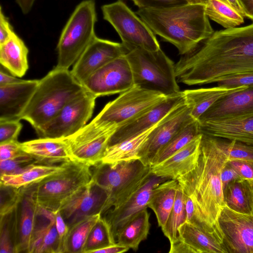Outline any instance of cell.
I'll use <instances>...</instances> for the list:
<instances>
[{"instance_id": "42", "label": "cell", "mask_w": 253, "mask_h": 253, "mask_svg": "<svg viewBox=\"0 0 253 253\" xmlns=\"http://www.w3.org/2000/svg\"><path fill=\"white\" fill-rule=\"evenodd\" d=\"M35 163L34 159L26 153L12 159L0 161V175L21 173Z\"/></svg>"}, {"instance_id": "31", "label": "cell", "mask_w": 253, "mask_h": 253, "mask_svg": "<svg viewBox=\"0 0 253 253\" xmlns=\"http://www.w3.org/2000/svg\"><path fill=\"white\" fill-rule=\"evenodd\" d=\"M178 186L177 180L170 179L159 184L152 191L148 207L154 212L161 229L165 225L173 208Z\"/></svg>"}, {"instance_id": "54", "label": "cell", "mask_w": 253, "mask_h": 253, "mask_svg": "<svg viewBox=\"0 0 253 253\" xmlns=\"http://www.w3.org/2000/svg\"><path fill=\"white\" fill-rule=\"evenodd\" d=\"M23 80L10 76L1 70L0 72V86L18 83L22 82Z\"/></svg>"}, {"instance_id": "53", "label": "cell", "mask_w": 253, "mask_h": 253, "mask_svg": "<svg viewBox=\"0 0 253 253\" xmlns=\"http://www.w3.org/2000/svg\"><path fill=\"white\" fill-rule=\"evenodd\" d=\"M244 16L253 20V0H238Z\"/></svg>"}, {"instance_id": "4", "label": "cell", "mask_w": 253, "mask_h": 253, "mask_svg": "<svg viewBox=\"0 0 253 253\" xmlns=\"http://www.w3.org/2000/svg\"><path fill=\"white\" fill-rule=\"evenodd\" d=\"M86 91L71 71L55 67L39 80L20 119L28 122L37 131Z\"/></svg>"}, {"instance_id": "57", "label": "cell", "mask_w": 253, "mask_h": 253, "mask_svg": "<svg viewBox=\"0 0 253 253\" xmlns=\"http://www.w3.org/2000/svg\"><path fill=\"white\" fill-rule=\"evenodd\" d=\"M187 3L193 4H202L206 5L209 0H184Z\"/></svg>"}, {"instance_id": "26", "label": "cell", "mask_w": 253, "mask_h": 253, "mask_svg": "<svg viewBox=\"0 0 253 253\" xmlns=\"http://www.w3.org/2000/svg\"><path fill=\"white\" fill-rule=\"evenodd\" d=\"M24 152L36 164L55 165L71 159L65 139L41 138L21 143Z\"/></svg>"}, {"instance_id": "14", "label": "cell", "mask_w": 253, "mask_h": 253, "mask_svg": "<svg viewBox=\"0 0 253 253\" xmlns=\"http://www.w3.org/2000/svg\"><path fill=\"white\" fill-rule=\"evenodd\" d=\"M218 223L227 253H253V213L236 212L224 205Z\"/></svg>"}, {"instance_id": "6", "label": "cell", "mask_w": 253, "mask_h": 253, "mask_svg": "<svg viewBox=\"0 0 253 253\" xmlns=\"http://www.w3.org/2000/svg\"><path fill=\"white\" fill-rule=\"evenodd\" d=\"M126 57L131 68L134 85L167 96L181 91L176 80L175 64L161 48L150 51L136 48L128 51Z\"/></svg>"}, {"instance_id": "22", "label": "cell", "mask_w": 253, "mask_h": 253, "mask_svg": "<svg viewBox=\"0 0 253 253\" xmlns=\"http://www.w3.org/2000/svg\"><path fill=\"white\" fill-rule=\"evenodd\" d=\"M169 253H227L212 234L201 227L184 222L178 228Z\"/></svg>"}, {"instance_id": "48", "label": "cell", "mask_w": 253, "mask_h": 253, "mask_svg": "<svg viewBox=\"0 0 253 253\" xmlns=\"http://www.w3.org/2000/svg\"><path fill=\"white\" fill-rule=\"evenodd\" d=\"M138 8H165L187 3L184 0H131Z\"/></svg>"}, {"instance_id": "19", "label": "cell", "mask_w": 253, "mask_h": 253, "mask_svg": "<svg viewBox=\"0 0 253 253\" xmlns=\"http://www.w3.org/2000/svg\"><path fill=\"white\" fill-rule=\"evenodd\" d=\"M184 102L183 91L167 96L135 119L118 127L111 137L108 146L120 142L152 127Z\"/></svg>"}, {"instance_id": "55", "label": "cell", "mask_w": 253, "mask_h": 253, "mask_svg": "<svg viewBox=\"0 0 253 253\" xmlns=\"http://www.w3.org/2000/svg\"><path fill=\"white\" fill-rule=\"evenodd\" d=\"M35 0H16L22 12L26 14L31 10Z\"/></svg>"}, {"instance_id": "20", "label": "cell", "mask_w": 253, "mask_h": 253, "mask_svg": "<svg viewBox=\"0 0 253 253\" xmlns=\"http://www.w3.org/2000/svg\"><path fill=\"white\" fill-rule=\"evenodd\" d=\"M253 115V86L220 97L198 119L199 123L235 119Z\"/></svg>"}, {"instance_id": "10", "label": "cell", "mask_w": 253, "mask_h": 253, "mask_svg": "<svg viewBox=\"0 0 253 253\" xmlns=\"http://www.w3.org/2000/svg\"><path fill=\"white\" fill-rule=\"evenodd\" d=\"M101 10L103 18L116 30L128 52L136 48L150 51L161 48L156 35L122 0L104 4Z\"/></svg>"}, {"instance_id": "38", "label": "cell", "mask_w": 253, "mask_h": 253, "mask_svg": "<svg viewBox=\"0 0 253 253\" xmlns=\"http://www.w3.org/2000/svg\"><path fill=\"white\" fill-rule=\"evenodd\" d=\"M185 194L178 184L173 208L162 230L169 239L170 246L176 239L179 226L186 221Z\"/></svg>"}, {"instance_id": "35", "label": "cell", "mask_w": 253, "mask_h": 253, "mask_svg": "<svg viewBox=\"0 0 253 253\" xmlns=\"http://www.w3.org/2000/svg\"><path fill=\"white\" fill-rule=\"evenodd\" d=\"M101 217V214L86 217L69 228L64 253H83L88 235Z\"/></svg>"}, {"instance_id": "3", "label": "cell", "mask_w": 253, "mask_h": 253, "mask_svg": "<svg viewBox=\"0 0 253 253\" xmlns=\"http://www.w3.org/2000/svg\"><path fill=\"white\" fill-rule=\"evenodd\" d=\"M136 13L156 35L175 46L181 55L194 50L214 33L205 5L138 8Z\"/></svg>"}, {"instance_id": "18", "label": "cell", "mask_w": 253, "mask_h": 253, "mask_svg": "<svg viewBox=\"0 0 253 253\" xmlns=\"http://www.w3.org/2000/svg\"><path fill=\"white\" fill-rule=\"evenodd\" d=\"M169 179H170L151 173L142 185L125 201L118 207L111 208L103 216L101 215L108 224L114 237L116 232L132 217L148 208L153 189Z\"/></svg>"}, {"instance_id": "15", "label": "cell", "mask_w": 253, "mask_h": 253, "mask_svg": "<svg viewBox=\"0 0 253 253\" xmlns=\"http://www.w3.org/2000/svg\"><path fill=\"white\" fill-rule=\"evenodd\" d=\"M108 192L92 178L60 207L59 211L69 228L89 216L103 214L108 199Z\"/></svg>"}, {"instance_id": "44", "label": "cell", "mask_w": 253, "mask_h": 253, "mask_svg": "<svg viewBox=\"0 0 253 253\" xmlns=\"http://www.w3.org/2000/svg\"><path fill=\"white\" fill-rule=\"evenodd\" d=\"M216 83L217 86L227 88L253 86V71L224 77Z\"/></svg>"}, {"instance_id": "30", "label": "cell", "mask_w": 253, "mask_h": 253, "mask_svg": "<svg viewBox=\"0 0 253 253\" xmlns=\"http://www.w3.org/2000/svg\"><path fill=\"white\" fill-rule=\"evenodd\" d=\"M223 191L224 205L229 209L242 213H253V180H234Z\"/></svg>"}, {"instance_id": "39", "label": "cell", "mask_w": 253, "mask_h": 253, "mask_svg": "<svg viewBox=\"0 0 253 253\" xmlns=\"http://www.w3.org/2000/svg\"><path fill=\"white\" fill-rule=\"evenodd\" d=\"M116 243L108 224L101 216L91 230L83 253H94L98 250Z\"/></svg>"}, {"instance_id": "36", "label": "cell", "mask_w": 253, "mask_h": 253, "mask_svg": "<svg viewBox=\"0 0 253 253\" xmlns=\"http://www.w3.org/2000/svg\"><path fill=\"white\" fill-rule=\"evenodd\" d=\"M201 133L198 120H193L182 127L161 149L154 158L151 166L164 161Z\"/></svg>"}, {"instance_id": "17", "label": "cell", "mask_w": 253, "mask_h": 253, "mask_svg": "<svg viewBox=\"0 0 253 253\" xmlns=\"http://www.w3.org/2000/svg\"><path fill=\"white\" fill-rule=\"evenodd\" d=\"M127 52L122 43L95 36L73 65L71 72L82 84L106 64Z\"/></svg>"}, {"instance_id": "43", "label": "cell", "mask_w": 253, "mask_h": 253, "mask_svg": "<svg viewBox=\"0 0 253 253\" xmlns=\"http://www.w3.org/2000/svg\"><path fill=\"white\" fill-rule=\"evenodd\" d=\"M0 216L9 213L14 211L21 197V188H17L10 186L0 184Z\"/></svg>"}, {"instance_id": "49", "label": "cell", "mask_w": 253, "mask_h": 253, "mask_svg": "<svg viewBox=\"0 0 253 253\" xmlns=\"http://www.w3.org/2000/svg\"><path fill=\"white\" fill-rule=\"evenodd\" d=\"M55 213V223L58 236V253H64L65 244L69 227L63 219L59 211Z\"/></svg>"}, {"instance_id": "41", "label": "cell", "mask_w": 253, "mask_h": 253, "mask_svg": "<svg viewBox=\"0 0 253 253\" xmlns=\"http://www.w3.org/2000/svg\"><path fill=\"white\" fill-rule=\"evenodd\" d=\"M220 147L226 153L228 160L253 161V145L215 137Z\"/></svg>"}, {"instance_id": "34", "label": "cell", "mask_w": 253, "mask_h": 253, "mask_svg": "<svg viewBox=\"0 0 253 253\" xmlns=\"http://www.w3.org/2000/svg\"><path fill=\"white\" fill-rule=\"evenodd\" d=\"M62 167V164L45 165L35 163L21 173L0 175V184L20 188L54 174L60 170Z\"/></svg>"}, {"instance_id": "50", "label": "cell", "mask_w": 253, "mask_h": 253, "mask_svg": "<svg viewBox=\"0 0 253 253\" xmlns=\"http://www.w3.org/2000/svg\"><path fill=\"white\" fill-rule=\"evenodd\" d=\"M14 33L13 28L7 18L2 11V7L0 8V44L4 43Z\"/></svg>"}, {"instance_id": "29", "label": "cell", "mask_w": 253, "mask_h": 253, "mask_svg": "<svg viewBox=\"0 0 253 253\" xmlns=\"http://www.w3.org/2000/svg\"><path fill=\"white\" fill-rule=\"evenodd\" d=\"M149 217L147 208L135 214L116 232L114 236L116 243L137 251L149 234Z\"/></svg>"}, {"instance_id": "25", "label": "cell", "mask_w": 253, "mask_h": 253, "mask_svg": "<svg viewBox=\"0 0 253 253\" xmlns=\"http://www.w3.org/2000/svg\"><path fill=\"white\" fill-rule=\"evenodd\" d=\"M201 133L253 145V115L231 120L199 123Z\"/></svg>"}, {"instance_id": "5", "label": "cell", "mask_w": 253, "mask_h": 253, "mask_svg": "<svg viewBox=\"0 0 253 253\" xmlns=\"http://www.w3.org/2000/svg\"><path fill=\"white\" fill-rule=\"evenodd\" d=\"M92 167L93 180L108 193L103 214L125 201L151 174V166L144 164L139 159L114 164L100 162Z\"/></svg>"}, {"instance_id": "13", "label": "cell", "mask_w": 253, "mask_h": 253, "mask_svg": "<svg viewBox=\"0 0 253 253\" xmlns=\"http://www.w3.org/2000/svg\"><path fill=\"white\" fill-rule=\"evenodd\" d=\"M116 129H105L86 124L65 139L71 159L91 167L101 162L111 137Z\"/></svg>"}, {"instance_id": "37", "label": "cell", "mask_w": 253, "mask_h": 253, "mask_svg": "<svg viewBox=\"0 0 253 253\" xmlns=\"http://www.w3.org/2000/svg\"><path fill=\"white\" fill-rule=\"evenodd\" d=\"M206 13L209 18L225 29L236 27L244 21V16L222 0H209Z\"/></svg>"}, {"instance_id": "24", "label": "cell", "mask_w": 253, "mask_h": 253, "mask_svg": "<svg viewBox=\"0 0 253 253\" xmlns=\"http://www.w3.org/2000/svg\"><path fill=\"white\" fill-rule=\"evenodd\" d=\"M39 81L23 80L0 86V120H21Z\"/></svg>"}, {"instance_id": "7", "label": "cell", "mask_w": 253, "mask_h": 253, "mask_svg": "<svg viewBox=\"0 0 253 253\" xmlns=\"http://www.w3.org/2000/svg\"><path fill=\"white\" fill-rule=\"evenodd\" d=\"M57 172L37 182L35 197L38 206L52 212L92 178L91 167L70 159Z\"/></svg>"}, {"instance_id": "52", "label": "cell", "mask_w": 253, "mask_h": 253, "mask_svg": "<svg viewBox=\"0 0 253 253\" xmlns=\"http://www.w3.org/2000/svg\"><path fill=\"white\" fill-rule=\"evenodd\" d=\"M129 248L117 243L96 251L98 253H122L128 251Z\"/></svg>"}, {"instance_id": "51", "label": "cell", "mask_w": 253, "mask_h": 253, "mask_svg": "<svg viewBox=\"0 0 253 253\" xmlns=\"http://www.w3.org/2000/svg\"><path fill=\"white\" fill-rule=\"evenodd\" d=\"M239 178H241L236 170L227 162L221 172V179L222 183L223 190L229 182Z\"/></svg>"}, {"instance_id": "16", "label": "cell", "mask_w": 253, "mask_h": 253, "mask_svg": "<svg viewBox=\"0 0 253 253\" xmlns=\"http://www.w3.org/2000/svg\"><path fill=\"white\" fill-rule=\"evenodd\" d=\"M194 120L185 101L157 125L140 149L138 159L144 164L151 166L161 149L182 127Z\"/></svg>"}, {"instance_id": "11", "label": "cell", "mask_w": 253, "mask_h": 253, "mask_svg": "<svg viewBox=\"0 0 253 253\" xmlns=\"http://www.w3.org/2000/svg\"><path fill=\"white\" fill-rule=\"evenodd\" d=\"M97 98L87 91L67 103L36 131L41 138L66 139L76 133L91 118Z\"/></svg>"}, {"instance_id": "46", "label": "cell", "mask_w": 253, "mask_h": 253, "mask_svg": "<svg viewBox=\"0 0 253 253\" xmlns=\"http://www.w3.org/2000/svg\"><path fill=\"white\" fill-rule=\"evenodd\" d=\"M25 153L17 140L0 143V161L12 159Z\"/></svg>"}, {"instance_id": "1", "label": "cell", "mask_w": 253, "mask_h": 253, "mask_svg": "<svg viewBox=\"0 0 253 253\" xmlns=\"http://www.w3.org/2000/svg\"><path fill=\"white\" fill-rule=\"evenodd\" d=\"M202 43L175 64L177 83L202 85L253 71V23L214 32Z\"/></svg>"}, {"instance_id": "33", "label": "cell", "mask_w": 253, "mask_h": 253, "mask_svg": "<svg viewBox=\"0 0 253 253\" xmlns=\"http://www.w3.org/2000/svg\"><path fill=\"white\" fill-rule=\"evenodd\" d=\"M157 124L133 137L108 146L100 162L114 164L120 161L138 159L140 149Z\"/></svg>"}, {"instance_id": "40", "label": "cell", "mask_w": 253, "mask_h": 253, "mask_svg": "<svg viewBox=\"0 0 253 253\" xmlns=\"http://www.w3.org/2000/svg\"><path fill=\"white\" fill-rule=\"evenodd\" d=\"M15 210L9 213L0 216V253H15Z\"/></svg>"}, {"instance_id": "28", "label": "cell", "mask_w": 253, "mask_h": 253, "mask_svg": "<svg viewBox=\"0 0 253 253\" xmlns=\"http://www.w3.org/2000/svg\"><path fill=\"white\" fill-rule=\"evenodd\" d=\"M29 50L22 40L14 32L0 44V62L15 77H22L29 68Z\"/></svg>"}, {"instance_id": "27", "label": "cell", "mask_w": 253, "mask_h": 253, "mask_svg": "<svg viewBox=\"0 0 253 253\" xmlns=\"http://www.w3.org/2000/svg\"><path fill=\"white\" fill-rule=\"evenodd\" d=\"M58 249L55 213L39 206L28 253H58Z\"/></svg>"}, {"instance_id": "12", "label": "cell", "mask_w": 253, "mask_h": 253, "mask_svg": "<svg viewBox=\"0 0 253 253\" xmlns=\"http://www.w3.org/2000/svg\"><path fill=\"white\" fill-rule=\"evenodd\" d=\"M82 84L86 91L97 97L120 94L134 85L131 68L126 55L107 63Z\"/></svg>"}, {"instance_id": "8", "label": "cell", "mask_w": 253, "mask_h": 253, "mask_svg": "<svg viewBox=\"0 0 253 253\" xmlns=\"http://www.w3.org/2000/svg\"><path fill=\"white\" fill-rule=\"evenodd\" d=\"M97 15L94 0H84L75 8L59 38L56 67L69 69L96 36Z\"/></svg>"}, {"instance_id": "2", "label": "cell", "mask_w": 253, "mask_h": 253, "mask_svg": "<svg viewBox=\"0 0 253 253\" xmlns=\"http://www.w3.org/2000/svg\"><path fill=\"white\" fill-rule=\"evenodd\" d=\"M227 161L216 138L202 133L196 166L176 179L195 205L192 224L212 234L222 245L223 235L218 223L224 205L221 172Z\"/></svg>"}, {"instance_id": "21", "label": "cell", "mask_w": 253, "mask_h": 253, "mask_svg": "<svg viewBox=\"0 0 253 253\" xmlns=\"http://www.w3.org/2000/svg\"><path fill=\"white\" fill-rule=\"evenodd\" d=\"M37 183L21 187V197L15 210V253H29L38 213L35 197Z\"/></svg>"}, {"instance_id": "23", "label": "cell", "mask_w": 253, "mask_h": 253, "mask_svg": "<svg viewBox=\"0 0 253 253\" xmlns=\"http://www.w3.org/2000/svg\"><path fill=\"white\" fill-rule=\"evenodd\" d=\"M202 133L161 162L151 166V172L158 176L177 179L191 170L197 163Z\"/></svg>"}, {"instance_id": "56", "label": "cell", "mask_w": 253, "mask_h": 253, "mask_svg": "<svg viewBox=\"0 0 253 253\" xmlns=\"http://www.w3.org/2000/svg\"><path fill=\"white\" fill-rule=\"evenodd\" d=\"M225 3L232 7L237 11L244 16L243 10L238 0H222ZM245 17V16H244Z\"/></svg>"}, {"instance_id": "45", "label": "cell", "mask_w": 253, "mask_h": 253, "mask_svg": "<svg viewBox=\"0 0 253 253\" xmlns=\"http://www.w3.org/2000/svg\"><path fill=\"white\" fill-rule=\"evenodd\" d=\"M22 127L20 120H0V143L17 140Z\"/></svg>"}, {"instance_id": "9", "label": "cell", "mask_w": 253, "mask_h": 253, "mask_svg": "<svg viewBox=\"0 0 253 253\" xmlns=\"http://www.w3.org/2000/svg\"><path fill=\"white\" fill-rule=\"evenodd\" d=\"M167 96L133 85L108 102L89 125L106 129H117L135 119Z\"/></svg>"}, {"instance_id": "32", "label": "cell", "mask_w": 253, "mask_h": 253, "mask_svg": "<svg viewBox=\"0 0 253 253\" xmlns=\"http://www.w3.org/2000/svg\"><path fill=\"white\" fill-rule=\"evenodd\" d=\"M216 86L212 87L187 89L183 91L186 104L190 111L192 117L198 120L215 101L223 95L239 89Z\"/></svg>"}, {"instance_id": "47", "label": "cell", "mask_w": 253, "mask_h": 253, "mask_svg": "<svg viewBox=\"0 0 253 253\" xmlns=\"http://www.w3.org/2000/svg\"><path fill=\"white\" fill-rule=\"evenodd\" d=\"M227 163L241 178L253 180V161L232 160L227 161Z\"/></svg>"}]
</instances>
